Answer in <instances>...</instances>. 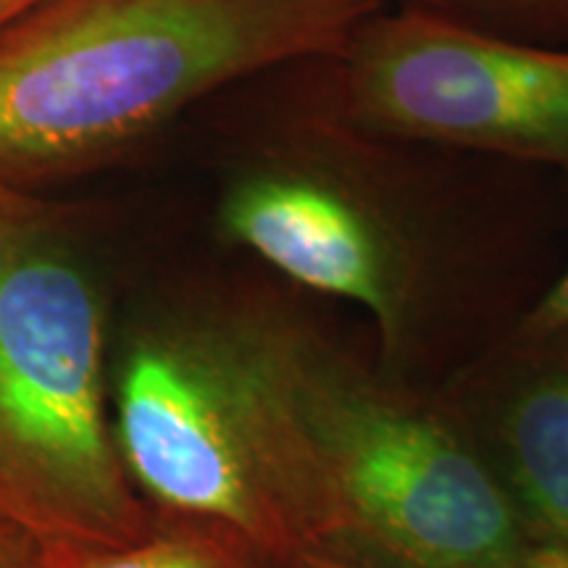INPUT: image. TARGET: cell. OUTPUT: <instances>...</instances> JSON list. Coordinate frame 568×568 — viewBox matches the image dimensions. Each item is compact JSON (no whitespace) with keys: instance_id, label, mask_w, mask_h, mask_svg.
<instances>
[{"instance_id":"obj_1","label":"cell","mask_w":568,"mask_h":568,"mask_svg":"<svg viewBox=\"0 0 568 568\" xmlns=\"http://www.w3.org/2000/svg\"><path fill=\"white\" fill-rule=\"evenodd\" d=\"M216 230L308 293L361 305L389 379L435 395L535 308L558 266V176L351 122L326 59L237 84Z\"/></svg>"},{"instance_id":"obj_2","label":"cell","mask_w":568,"mask_h":568,"mask_svg":"<svg viewBox=\"0 0 568 568\" xmlns=\"http://www.w3.org/2000/svg\"><path fill=\"white\" fill-rule=\"evenodd\" d=\"M389 0H40L0 30V180L88 166L205 98L335 59Z\"/></svg>"},{"instance_id":"obj_3","label":"cell","mask_w":568,"mask_h":568,"mask_svg":"<svg viewBox=\"0 0 568 568\" xmlns=\"http://www.w3.org/2000/svg\"><path fill=\"white\" fill-rule=\"evenodd\" d=\"M222 303L316 479L318 550L372 568L518 566L529 537L435 395L272 293Z\"/></svg>"},{"instance_id":"obj_4","label":"cell","mask_w":568,"mask_h":568,"mask_svg":"<svg viewBox=\"0 0 568 568\" xmlns=\"http://www.w3.org/2000/svg\"><path fill=\"white\" fill-rule=\"evenodd\" d=\"M0 493L51 548L140 539L155 516L119 456L105 308L61 216L0 180Z\"/></svg>"},{"instance_id":"obj_5","label":"cell","mask_w":568,"mask_h":568,"mask_svg":"<svg viewBox=\"0 0 568 568\" xmlns=\"http://www.w3.org/2000/svg\"><path fill=\"white\" fill-rule=\"evenodd\" d=\"M111 418L126 477L155 518L232 529L282 566L322 548L316 479L224 303L126 339Z\"/></svg>"},{"instance_id":"obj_6","label":"cell","mask_w":568,"mask_h":568,"mask_svg":"<svg viewBox=\"0 0 568 568\" xmlns=\"http://www.w3.org/2000/svg\"><path fill=\"white\" fill-rule=\"evenodd\" d=\"M339 111L366 130L489 155L568 187V45H537L387 9L326 59Z\"/></svg>"},{"instance_id":"obj_7","label":"cell","mask_w":568,"mask_h":568,"mask_svg":"<svg viewBox=\"0 0 568 568\" xmlns=\"http://www.w3.org/2000/svg\"><path fill=\"white\" fill-rule=\"evenodd\" d=\"M435 397L529 542L568 548V339L518 324Z\"/></svg>"},{"instance_id":"obj_8","label":"cell","mask_w":568,"mask_h":568,"mask_svg":"<svg viewBox=\"0 0 568 568\" xmlns=\"http://www.w3.org/2000/svg\"><path fill=\"white\" fill-rule=\"evenodd\" d=\"M53 568H282V564L232 529L155 518V527L132 542L53 548Z\"/></svg>"},{"instance_id":"obj_9","label":"cell","mask_w":568,"mask_h":568,"mask_svg":"<svg viewBox=\"0 0 568 568\" xmlns=\"http://www.w3.org/2000/svg\"><path fill=\"white\" fill-rule=\"evenodd\" d=\"M397 6L493 38L568 45V0H397Z\"/></svg>"},{"instance_id":"obj_10","label":"cell","mask_w":568,"mask_h":568,"mask_svg":"<svg viewBox=\"0 0 568 568\" xmlns=\"http://www.w3.org/2000/svg\"><path fill=\"white\" fill-rule=\"evenodd\" d=\"M0 568H53V548L38 531L0 516Z\"/></svg>"},{"instance_id":"obj_11","label":"cell","mask_w":568,"mask_h":568,"mask_svg":"<svg viewBox=\"0 0 568 568\" xmlns=\"http://www.w3.org/2000/svg\"><path fill=\"white\" fill-rule=\"evenodd\" d=\"M531 332L568 339V264L560 268L550 287L535 303V308L518 322Z\"/></svg>"},{"instance_id":"obj_12","label":"cell","mask_w":568,"mask_h":568,"mask_svg":"<svg viewBox=\"0 0 568 568\" xmlns=\"http://www.w3.org/2000/svg\"><path fill=\"white\" fill-rule=\"evenodd\" d=\"M282 568H372V566L358 564V560L337 556V552H329V550H305L301 556L290 560V564H284Z\"/></svg>"},{"instance_id":"obj_13","label":"cell","mask_w":568,"mask_h":568,"mask_svg":"<svg viewBox=\"0 0 568 568\" xmlns=\"http://www.w3.org/2000/svg\"><path fill=\"white\" fill-rule=\"evenodd\" d=\"M516 568H568V548L556 545H529Z\"/></svg>"},{"instance_id":"obj_14","label":"cell","mask_w":568,"mask_h":568,"mask_svg":"<svg viewBox=\"0 0 568 568\" xmlns=\"http://www.w3.org/2000/svg\"><path fill=\"white\" fill-rule=\"evenodd\" d=\"M34 3H40V0H0V30H3L9 21L17 19L19 13L32 9Z\"/></svg>"},{"instance_id":"obj_15","label":"cell","mask_w":568,"mask_h":568,"mask_svg":"<svg viewBox=\"0 0 568 568\" xmlns=\"http://www.w3.org/2000/svg\"><path fill=\"white\" fill-rule=\"evenodd\" d=\"M0 516L11 518V516H9V508H6V497H3V493H0Z\"/></svg>"}]
</instances>
